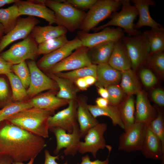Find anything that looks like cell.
<instances>
[{"label": "cell", "mask_w": 164, "mask_h": 164, "mask_svg": "<svg viewBox=\"0 0 164 164\" xmlns=\"http://www.w3.org/2000/svg\"><path fill=\"white\" fill-rule=\"evenodd\" d=\"M46 145L43 138L6 121L0 123V155L10 156L13 162L35 158Z\"/></svg>", "instance_id": "obj_1"}, {"label": "cell", "mask_w": 164, "mask_h": 164, "mask_svg": "<svg viewBox=\"0 0 164 164\" xmlns=\"http://www.w3.org/2000/svg\"><path fill=\"white\" fill-rule=\"evenodd\" d=\"M54 112L32 107L21 111L5 121L36 135L49 137L48 119Z\"/></svg>", "instance_id": "obj_2"}, {"label": "cell", "mask_w": 164, "mask_h": 164, "mask_svg": "<svg viewBox=\"0 0 164 164\" xmlns=\"http://www.w3.org/2000/svg\"><path fill=\"white\" fill-rule=\"evenodd\" d=\"M45 4L54 12L56 23L71 32L79 29L86 15L65 0H45Z\"/></svg>", "instance_id": "obj_3"}, {"label": "cell", "mask_w": 164, "mask_h": 164, "mask_svg": "<svg viewBox=\"0 0 164 164\" xmlns=\"http://www.w3.org/2000/svg\"><path fill=\"white\" fill-rule=\"evenodd\" d=\"M120 0L121 6V11L115 13L108 22L95 28L92 30L96 32L105 27L114 26L122 29L129 36H136L142 34L141 32L134 28V21L138 15L135 7L131 5L130 0Z\"/></svg>", "instance_id": "obj_4"}, {"label": "cell", "mask_w": 164, "mask_h": 164, "mask_svg": "<svg viewBox=\"0 0 164 164\" xmlns=\"http://www.w3.org/2000/svg\"><path fill=\"white\" fill-rule=\"evenodd\" d=\"M121 6L120 0H97L86 13L79 29L89 32L101 22L116 13Z\"/></svg>", "instance_id": "obj_5"}, {"label": "cell", "mask_w": 164, "mask_h": 164, "mask_svg": "<svg viewBox=\"0 0 164 164\" xmlns=\"http://www.w3.org/2000/svg\"><path fill=\"white\" fill-rule=\"evenodd\" d=\"M127 49L132 69L135 72L144 64L150 53L147 39L143 33L136 36H124L121 39Z\"/></svg>", "instance_id": "obj_6"}, {"label": "cell", "mask_w": 164, "mask_h": 164, "mask_svg": "<svg viewBox=\"0 0 164 164\" xmlns=\"http://www.w3.org/2000/svg\"><path fill=\"white\" fill-rule=\"evenodd\" d=\"M38 44L29 35L23 40L15 43L0 55L12 65L26 60H34L38 55Z\"/></svg>", "instance_id": "obj_7"}, {"label": "cell", "mask_w": 164, "mask_h": 164, "mask_svg": "<svg viewBox=\"0 0 164 164\" xmlns=\"http://www.w3.org/2000/svg\"><path fill=\"white\" fill-rule=\"evenodd\" d=\"M105 123H99L90 128L84 137V141H80L78 147V152L81 154L87 152L91 153L96 158L97 152L106 148L110 153L112 147L106 145L104 134L107 129Z\"/></svg>", "instance_id": "obj_8"}, {"label": "cell", "mask_w": 164, "mask_h": 164, "mask_svg": "<svg viewBox=\"0 0 164 164\" xmlns=\"http://www.w3.org/2000/svg\"><path fill=\"white\" fill-rule=\"evenodd\" d=\"M49 130L53 133L56 139V145L53 153L56 155L63 149L65 155L74 156L78 152V147L81 135L78 124L74 126L72 133H67L59 127L50 128Z\"/></svg>", "instance_id": "obj_9"}, {"label": "cell", "mask_w": 164, "mask_h": 164, "mask_svg": "<svg viewBox=\"0 0 164 164\" xmlns=\"http://www.w3.org/2000/svg\"><path fill=\"white\" fill-rule=\"evenodd\" d=\"M27 64L30 73L27 96L32 97L43 91L59 89L56 83L41 71L34 60H29Z\"/></svg>", "instance_id": "obj_10"}, {"label": "cell", "mask_w": 164, "mask_h": 164, "mask_svg": "<svg viewBox=\"0 0 164 164\" xmlns=\"http://www.w3.org/2000/svg\"><path fill=\"white\" fill-rule=\"evenodd\" d=\"M147 124L135 122L129 129L122 133L119 137L118 150L127 152L140 151Z\"/></svg>", "instance_id": "obj_11"}, {"label": "cell", "mask_w": 164, "mask_h": 164, "mask_svg": "<svg viewBox=\"0 0 164 164\" xmlns=\"http://www.w3.org/2000/svg\"><path fill=\"white\" fill-rule=\"evenodd\" d=\"M88 48L82 46L47 72L49 73L55 74L73 70L91 65L92 64L88 55Z\"/></svg>", "instance_id": "obj_12"}, {"label": "cell", "mask_w": 164, "mask_h": 164, "mask_svg": "<svg viewBox=\"0 0 164 164\" xmlns=\"http://www.w3.org/2000/svg\"><path fill=\"white\" fill-rule=\"evenodd\" d=\"M101 31L94 33L86 32L80 31L77 36L81 42L82 46L90 48L106 42H115L124 36V32L121 28L110 27H105Z\"/></svg>", "instance_id": "obj_13"}, {"label": "cell", "mask_w": 164, "mask_h": 164, "mask_svg": "<svg viewBox=\"0 0 164 164\" xmlns=\"http://www.w3.org/2000/svg\"><path fill=\"white\" fill-rule=\"evenodd\" d=\"M76 100H70L67 108L49 116L48 119L49 128L59 127L67 133H72L74 125L78 123Z\"/></svg>", "instance_id": "obj_14"}, {"label": "cell", "mask_w": 164, "mask_h": 164, "mask_svg": "<svg viewBox=\"0 0 164 164\" xmlns=\"http://www.w3.org/2000/svg\"><path fill=\"white\" fill-rule=\"evenodd\" d=\"M39 22L37 19L33 16L19 18L13 29L2 37L0 41V53L10 43L29 36Z\"/></svg>", "instance_id": "obj_15"}, {"label": "cell", "mask_w": 164, "mask_h": 164, "mask_svg": "<svg viewBox=\"0 0 164 164\" xmlns=\"http://www.w3.org/2000/svg\"><path fill=\"white\" fill-rule=\"evenodd\" d=\"M82 46L81 41L77 36L58 49L44 55L36 64L40 70L47 71L55 64L69 56L74 50Z\"/></svg>", "instance_id": "obj_16"}, {"label": "cell", "mask_w": 164, "mask_h": 164, "mask_svg": "<svg viewBox=\"0 0 164 164\" xmlns=\"http://www.w3.org/2000/svg\"><path fill=\"white\" fill-rule=\"evenodd\" d=\"M45 0H19L15 3L18 9L19 15H27L29 16H36L45 20L50 25L56 23L54 12L45 4Z\"/></svg>", "instance_id": "obj_17"}, {"label": "cell", "mask_w": 164, "mask_h": 164, "mask_svg": "<svg viewBox=\"0 0 164 164\" xmlns=\"http://www.w3.org/2000/svg\"><path fill=\"white\" fill-rule=\"evenodd\" d=\"M146 158L159 160L164 164V148L159 139L151 130L149 124L146 125L145 136L140 150Z\"/></svg>", "instance_id": "obj_18"}, {"label": "cell", "mask_w": 164, "mask_h": 164, "mask_svg": "<svg viewBox=\"0 0 164 164\" xmlns=\"http://www.w3.org/2000/svg\"><path fill=\"white\" fill-rule=\"evenodd\" d=\"M134 3L139 15V19L134 25V29L137 30L144 26L151 27V29H161L164 28L162 26L157 22L151 16L149 11L150 6H155L156 3L153 0H132Z\"/></svg>", "instance_id": "obj_19"}, {"label": "cell", "mask_w": 164, "mask_h": 164, "mask_svg": "<svg viewBox=\"0 0 164 164\" xmlns=\"http://www.w3.org/2000/svg\"><path fill=\"white\" fill-rule=\"evenodd\" d=\"M56 91L50 90L35 97L29 101L33 107L54 112L60 108L68 104L70 100L56 96Z\"/></svg>", "instance_id": "obj_20"}, {"label": "cell", "mask_w": 164, "mask_h": 164, "mask_svg": "<svg viewBox=\"0 0 164 164\" xmlns=\"http://www.w3.org/2000/svg\"><path fill=\"white\" fill-rule=\"evenodd\" d=\"M136 95L135 122L149 124L155 118L157 112L151 105L143 91H140Z\"/></svg>", "instance_id": "obj_21"}, {"label": "cell", "mask_w": 164, "mask_h": 164, "mask_svg": "<svg viewBox=\"0 0 164 164\" xmlns=\"http://www.w3.org/2000/svg\"><path fill=\"white\" fill-rule=\"evenodd\" d=\"M77 121L81 137H84L87 131L99 122L92 115L87 108V99L83 97L77 98Z\"/></svg>", "instance_id": "obj_22"}, {"label": "cell", "mask_w": 164, "mask_h": 164, "mask_svg": "<svg viewBox=\"0 0 164 164\" xmlns=\"http://www.w3.org/2000/svg\"><path fill=\"white\" fill-rule=\"evenodd\" d=\"M108 63L121 72L131 68V63L127 49L121 39L115 42Z\"/></svg>", "instance_id": "obj_23"}, {"label": "cell", "mask_w": 164, "mask_h": 164, "mask_svg": "<svg viewBox=\"0 0 164 164\" xmlns=\"http://www.w3.org/2000/svg\"><path fill=\"white\" fill-rule=\"evenodd\" d=\"M121 72L111 66L108 63L97 65L96 87L106 88L108 86L117 84L120 82Z\"/></svg>", "instance_id": "obj_24"}, {"label": "cell", "mask_w": 164, "mask_h": 164, "mask_svg": "<svg viewBox=\"0 0 164 164\" xmlns=\"http://www.w3.org/2000/svg\"><path fill=\"white\" fill-rule=\"evenodd\" d=\"M67 30L63 27L50 25L45 26H35L30 36L37 44L52 39L66 35Z\"/></svg>", "instance_id": "obj_25"}, {"label": "cell", "mask_w": 164, "mask_h": 164, "mask_svg": "<svg viewBox=\"0 0 164 164\" xmlns=\"http://www.w3.org/2000/svg\"><path fill=\"white\" fill-rule=\"evenodd\" d=\"M115 42H106L88 48V55L92 64L97 65L108 63Z\"/></svg>", "instance_id": "obj_26"}, {"label": "cell", "mask_w": 164, "mask_h": 164, "mask_svg": "<svg viewBox=\"0 0 164 164\" xmlns=\"http://www.w3.org/2000/svg\"><path fill=\"white\" fill-rule=\"evenodd\" d=\"M48 76L56 83L58 86L59 91L56 95L57 97L70 100L77 99V94L79 89L74 83L54 74L49 73Z\"/></svg>", "instance_id": "obj_27"}, {"label": "cell", "mask_w": 164, "mask_h": 164, "mask_svg": "<svg viewBox=\"0 0 164 164\" xmlns=\"http://www.w3.org/2000/svg\"><path fill=\"white\" fill-rule=\"evenodd\" d=\"M90 112L95 118L100 116H105L111 120L114 126H118L124 129V126L121 119L118 107L109 104L105 108H100L96 105L87 104Z\"/></svg>", "instance_id": "obj_28"}, {"label": "cell", "mask_w": 164, "mask_h": 164, "mask_svg": "<svg viewBox=\"0 0 164 164\" xmlns=\"http://www.w3.org/2000/svg\"><path fill=\"white\" fill-rule=\"evenodd\" d=\"M132 95H130L118 107L121 120L124 126V132L129 129L135 122V105Z\"/></svg>", "instance_id": "obj_29"}, {"label": "cell", "mask_w": 164, "mask_h": 164, "mask_svg": "<svg viewBox=\"0 0 164 164\" xmlns=\"http://www.w3.org/2000/svg\"><path fill=\"white\" fill-rule=\"evenodd\" d=\"M121 74L120 87L124 93L132 95L141 91L135 72L131 68L121 72Z\"/></svg>", "instance_id": "obj_30"}, {"label": "cell", "mask_w": 164, "mask_h": 164, "mask_svg": "<svg viewBox=\"0 0 164 164\" xmlns=\"http://www.w3.org/2000/svg\"><path fill=\"white\" fill-rule=\"evenodd\" d=\"M19 16L15 3L7 8L0 9V23L3 27L4 33H8L13 29Z\"/></svg>", "instance_id": "obj_31"}, {"label": "cell", "mask_w": 164, "mask_h": 164, "mask_svg": "<svg viewBox=\"0 0 164 164\" xmlns=\"http://www.w3.org/2000/svg\"><path fill=\"white\" fill-rule=\"evenodd\" d=\"M143 33L146 36L150 46L149 54L163 51L164 50V28L151 29Z\"/></svg>", "instance_id": "obj_32"}, {"label": "cell", "mask_w": 164, "mask_h": 164, "mask_svg": "<svg viewBox=\"0 0 164 164\" xmlns=\"http://www.w3.org/2000/svg\"><path fill=\"white\" fill-rule=\"evenodd\" d=\"M97 65H91L67 72H61L55 74L57 76L67 79L74 83L78 79L91 75L97 78Z\"/></svg>", "instance_id": "obj_33"}, {"label": "cell", "mask_w": 164, "mask_h": 164, "mask_svg": "<svg viewBox=\"0 0 164 164\" xmlns=\"http://www.w3.org/2000/svg\"><path fill=\"white\" fill-rule=\"evenodd\" d=\"M33 107L29 101H18L5 105L0 110V122L21 111Z\"/></svg>", "instance_id": "obj_34"}, {"label": "cell", "mask_w": 164, "mask_h": 164, "mask_svg": "<svg viewBox=\"0 0 164 164\" xmlns=\"http://www.w3.org/2000/svg\"><path fill=\"white\" fill-rule=\"evenodd\" d=\"M68 41L66 35H64L43 42L38 45V54L50 53L62 47Z\"/></svg>", "instance_id": "obj_35"}, {"label": "cell", "mask_w": 164, "mask_h": 164, "mask_svg": "<svg viewBox=\"0 0 164 164\" xmlns=\"http://www.w3.org/2000/svg\"><path fill=\"white\" fill-rule=\"evenodd\" d=\"M6 75L11 87L12 100L15 101H22L27 96L26 88L20 80L12 72H10Z\"/></svg>", "instance_id": "obj_36"}, {"label": "cell", "mask_w": 164, "mask_h": 164, "mask_svg": "<svg viewBox=\"0 0 164 164\" xmlns=\"http://www.w3.org/2000/svg\"><path fill=\"white\" fill-rule=\"evenodd\" d=\"M144 64L161 74L164 73V53L160 51L149 54Z\"/></svg>", "instance_id": "obj_37"}, {"label": "cell", "mask_w": 164, "mask_h": 164, "mask_svg": "<svg viewBox=\"0 0 164 164\" xmlns=\"http://www.w3.org/2000/svg\"><path fill=\"white\" fill-rule=\"evenodd\" d=\"M149 125L164 148V118L160 110L158 109L156 117L149 123Z\"/></svg>", "instance_id": "obj_38"}, {"label": "cell", "mask_w": 164, "mask_h": 164, "mask_svg": "<svg viewBox=\"0 0 164 164\" xmlns=\"http://www.w3.org/2000/svg\"><path fill=\"white\" fill-rule=\"evenodd\" d=\"M12 69L25 88H28L30 83V73L26 62L24 61L19 64L13 65Z\"/></svg>", "instance_id": "obj_39"}, {"label": "cell", "mask_w": 164, "mask_h": 164, "mask_svg": "<svg viewBox=\"0 0 164 164\" xmlns=\"http://www.w3.org/2000/svg\"><path fill=\"white\" fill-rule=\"evenodd\" d=\"M109 95L108 101L110 104L116 106L119 105L124 96V92L120 86L117 84L112 85L106 88Z\"/></svg>", "instance_id": "obj_40"}, {"label": "cell", "mask_w": 164, "mask_h": 164, "mask_svg": "<svg viewBox=\"0 0 164 164\" xmlns=\"http://www.w3.org/2000/svg\"><path fill=\"white\" fill-rule=\"evenodd\" d=\"M140 77L143 84L147 87H151L157 82L156 76L148 68L142 69L140 72Z\"/></svg>", "instance_id": "obj_41"}, {"label": "cell", "mask_w": 164, "mask_h": 164, "mask_svg": "<svg viewBox=\"0 0 164 164\" xmlns=\"http://www.w3.org/2000/svg\"><path fill=\"white\" fill-rule=\"evenodd\" d=\"M66 1L74 7L80 9H89L97 0H66Z\"/></svg>", "instance_id": "obj_42"}, {"label": "cell", "mask_w": 164, "mask_h": 164, "mask_svg": "<svg viewBox=\"0 0 164 164\" xmlns=\"http://www.w3.org/2000/svg\"><path fill=\"white\" fill-rule=\"evenodd\" d=\"M151 97L154 102L158 105L164 106V91L160 88L154 90L151 93Z\"/></svg>", "instance_id": "obj_43"}, {"label": "cell", "mask_w": 164, "mask_h": 164, "mask_svg": "<svg viewBox=\"0 0 164 164\" xmlns=\"http://www.w3.org/2000/svg\"><path fill=\"white\" fill-rule=\"evenodd\" d=\"M9 89L5 79L0 77V101L3 102L6 100L9 95Z\"/></svg>", "instance_id": "obj_44"}, {"label": "cell", "mask_w": 164, "mask_h": 164, "mask_svg": "<svg viewBox=\"0 0 164 164\" xmlns=\"http://www.w3.org/2000/svg\"><path fill=\"white\" fill-rule=\"evenodd\" d=\"M13 65L5 61L0 56V74H5L6 75L12 72Z\"/></svg>", "instance_id": "obj_45"}, {"label": "cell", "mask_w": 164, "mask_h": 164, "mask_svg": "<svg viewBox=\"0 0 164 164\" xmlns=\"http://www.w3.org/2000/svg\"><path fill=\"white\" fill-rule=\"evenodd\" d=\"M45 162L44 164H60L56 161V160L59 158L60 154L56 156H53L50 155L49 152L47 150L44 151ZM63 164H68L67 161Z\"/></svg>", "instance_id": "obj_46"}, {"label": "cell", "mask_w": 164, "mask_h": 164, "mask_svg": "<svg viewBox=\"0 0 164 164\" xmlns=\"http://www.w3.org/2000/svg\"><path fill=\"white\" fill-rule=\"evenodd\" d=\"M109 162L108 157L104 161H102L97 159L91 161L89 156L88 155H86L82 157V161L80 164H108Z\"/></svg>", "instance_id": "obj_47"}, {"label": "cell", "mask_w": 164, "mask_h": 164, "mask_svg": "<svg viewBox=\"0 0 164 164\" xmlns=\"http://www.w3.org/2000/svg\"><path fill=\"white\" fill-rule=\"evenodd\" d=\"M74 84L77 87L81 90H87L89 87L87 84L84 77L77 79L75 82Z\"/></svg>", "instance_id": "obj_48"}, {"label": "cell", "mask_w": 164, "mask_h": 164, "mask_svg": "<svg viewBox=\"0 0 164 164\" xmlns=\"http://www.w3.org/2000/svg\"><path fill=\"white\" fill-rule=\"evenodd\" d=\"M96 105L100 108H105L109 105V102L108 99L99 97L97 98L95 101Z\"/></svg>", "instance_id": "obj_49"}, {"label": "cell", "mask_w": 164, "mask_h": 164, "mask_svg": "<svg viewBox=\"0 0 164 164\" xmlns=\"http://www.w3.org/2000/svg\"><path fill=\"white\" fill-rule=\"evenodd\" d=\"M12 158L6 155H0V164H12Z\"/></svg>", "instance_id": "obj_50"}, {"label": "cell", "mask_w": 164, "mask_h": 164, "mask_svg": "<svg viewBox=\"0 0 164 164\" xmlns=\"http://www.w3.org/2000/svg\"><path fill=\"white\" fill-rule=\"evenodd\" d=\"M97 92L101 97L108 99L109 95L107 89L103 87H97Z\"/></svg>", "instance_id": "obj_51"}, {"label": "cell", "mask_w": 164, "mask_h": 164, "mask_svg": "<svg viewBox=\"0 0 164 164\" xmlns=\"http://www.w3.org/2000/svg\"><path fill=\"white\" fill-rule=\"evenodd\" d=\"M84 78L87 84L89 87L95 84L97 81V78L92 76H87Z\"/></svg>", "instance_id": "obj_52"}, {"label": "cell", "mask_w": 164, "mask_h": 164, "mask_svg": "<svg viewBox=\"0 0 164 164\" xmlns=\"http://www.w3.org/2000/svg\"><path fill=\"white\" fill-rule=\"evenodd\" d=\"M19 0H0V7L7 4L15 3Z\"/></svg>", "instance_id": "obj_53"}, {"label": "cell", "mask_w": 164, "mask_h": 164, "mask_svg": "<svg viewBox=\"0 0 164 164\" xmlns=\"http://www.w3.org/2000/svg\"><path fill=\"white\" fill-rule=\"evenodd\" d=\"M35 159V158L31 159L29 160V162L26 164L23 163L22 162H12V164H33Z\"/></svg>", "instance_id": "obj_54"}, {"label": "cell", "mask_w": 164, "mask_h": 164, "mask_svg": "<svg viewBox=\"0 0 164 164\" xmlns=\"http://www.w3.org/2000/svg\"><path fill=\"white\" fill-rule=\"evenodd\" d=\"M4 33V31L3 27L0 23V41L3 36V35Z\"/></svg>", "instance_id": "obj_55"}, {"label": "cell", "mask_w": 164, "mask_h": 164, "mask_svg": "<svg viewBox=\"0 0 164 164\" xmlns=\"http://www.w3.org/2000/svg\"><path fill=\"white\" fill-rule=\"evenodd\" d=\"M1 122H0V123Z\"/></svg>", "instance_id": "obj_56"}]
</instances>
